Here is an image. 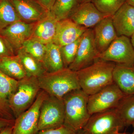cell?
<instances>
[{
  "mask_svg": "<svg viewBox=\"0 0 134 134\" xmlns=\"http://www.w3.org/2000/svg\"><path fill=\"white\" fill-rule=\"evenodd\" d=\"M64 120L65 107L63 99L48 94L40 108L38 132L59 127L64 125Z\"/></svg>",
  "mask_w": 134,
  "mask_h": 134,
  "instance_id": "5b68a950",
  "label": "cell"
},
{
  "mask_svg": "<svg viewBox=\"0 0 134 134\" xmlns=\"http://www.w3.org/2000/svg\"><path fill=\"white\" fill-rule=\"evenodd\" d=\"M20 20L10 0H0V30Z\"/></svg>",
  "mask_w": 134,
  "mask_h": 134,
  "instance_id": "d4e9b609",
  "label": "cell"
},
{
  "mask_svg": "<svg viewBox=\"0 0 134 134\" xmlns=\"http://www.w3.org/2000/svg\"><path fill=\"white\" fill-rule=\"evenodd\" d=\"M79 0H55L50 10L58 21L69 18L79 5Z\"/></svg>",
  "mask_w": 134,
  "mask_h": 134,
  "instance_id": "cb8c5ba5",
  "label": "cell"
},
{
  "mask_svg": "<svg viewBox=\"0 0 134 134\" xmlns=\"http://www.w3.org/2000/svg\"><path fill=\"white\" fill-rule=\"evenodd\" d=\"M91 0H79V4L80 3H83L89 2H91Z\"/></svg>",
  "mask_w": 134,
  "mask_h": 134,
  "instance_id": "e575fe53",
  "label": "cell"
},
{
  "mask_svg": "<svg viewBox=\"0 0 134 134\" xmlns=\"http://www.w3.org/2000/svg\"><path fill=\"white\" fill-rule=\"evenodd\" d=\"M98 59L134 66V49L131 40L126 36H118L105 51L99 54Z\"/></svg>",
  "mask_w": 134,
  "mask_h": 134,
  "instance_id": "9c48e42d",
  "label": "cell"
},
{
  "mask_svg": "<svg viewBox=\"0 0 134 134\" xmlns=\"http://www.w3.org/2000/svg\"><path fill=\"white\" fill-rule=\"evenodd\" d=\"M13 126L8 127L3 130L0 134H11L13 129Z\"/></svg>",
  "mask_w": 134,
  "mask_h": 134,
  "instance_id": "d6a6232c",
  "label": "cell"
},
{
  "mask_svg": "<svg viewBox=\"0 0 134 134\" xmlns=\"http://www.w3.org/2000/svg\"><path fill=\"white\" fill-rule=\"evenodd\" d=\"M0 71L7 76L17 81L26 76L21 60L17 55L0 59Z\"/></svg>",
  "mask_w": 134,
  "mask_h": 134,
  "instance_id": "ffe728a7",
  "label": "cell"
},
{
  "mask_svg": "<svg viewBox=\"0 0 134 134\" xmlns=\"http://www.w3.org/2000/svg\"><path fill=\"white\" fill-rule=\"evenodd\" d=\"M88 96L79 89L69 92L62 98L65 107L64 125L75 132L83 129L91 116L87 107Z\"/></svg>",
  "mask_w": 134,
  "mask_h": 134,
  "instance_id": "7a4b0ae2",
  "label": "cell"
},
{
  "mask_svg": "<svg viewBox=\"0 0 134 134\" xmlns=\"http://www.w3.org/2000/svg\"><path fill=\"white\" fill-rule=\"evenodd\" d=\"M38 79L41 90L58 98H62L69 92L81 89L76 72L68 68L53 73L46 72Z\"/></svg>",
  "mask_w": 134,
  "mask_h": 134,
  "instance_id": "3957f363",
  "label": "cell"
},
{
  "mask_svg": "<svg viewBox=\"0 0 134 134\" xmlns=\"http://www.w3.org/2000/svg\"><path fill=\"white\" fill-rule=\"evenodd\" d=\"M77 132L63 125L57 128L43 130L36 134H76Z\"/></svg>",
  "mask_w": 134,
  "mask_h": 134,
  "instance_id": "f546056e",
  "label": "cell"
},
{
  "mask_svg": "<svg viewBox=\"0 0 134 134\" xmlns=\"http://www.w3.org/2000/svg\"><path fill=\"white\" fill-rule=\"evenodd\" d=\"M126 96L114 82L89 96L88 107L91 115L115 109Z\"/></svg>",
  "mask_w": 134,
  "mask_h": 134,
  "instance_id": "52a82bcc",
  "label": "cell"
},
{
  "mask_svg": "<svg viewBox=\"0 0 134 134\" xmlns=\"http://www.w3.org/2000/svg\"><path fill=\"white\" fill-rule=\"evenodd\" d=\"M117 134H127L126 133H120V132H119V133H118Z\"/></svg>",
  "mask_w": 134,
  "mask_h": 134,
  "instance_id": "f35d334b",
  "label": "cell"
},
{
  "mask_svg": "<svg viewBox=\"0 0 134 134\" xmlns=\"http://www.w3.org/2000/svg\"><path fill=\"white\" fill-rule=\"evenodd\" d=\"M18 81L0 71V117L15 120L10 107L9 100L16 90Z\"/></svg>",
  "mask_w": 134,
  "mask_h": 134,
  "instance_id": "ac0fdd59",
  "label": "cell"
},
{
  "mask_svg": "<svg viewBox=\"0 0 134 134\" xmlns=\"http://www.w3.org/2000/svg\"><path fill=\"white\" fill-rule=\"evenodd\" d=\"M127 0H91V2L101 12L112 16Z\"/></svg>",
  "mask_w": 134,
  "mask_h": 134,
  "instance_id": "484cf974",
  "label": "cell"
},
{
  "mask_svg": "<svg viewBox=\"0 0 134 134\" xmlns=\"http://www.w3.org/2000/svg\"><path fill=\"white\" fill-rule=\"evenodd\" d=\"M41 90L37 77L26 76L18 81L9 100L10 107L15 119L32 105Z\"/></svg>",
  "mask_w": 134,
  "mask_h": 134,
  "instance_id": "277c9868",
  "label": "cell"
},
{
  "mask_svg": "<svg viewBox=\"0 0 134 134\" xmlns=\"http://www.w3.org/2000/svg\"><path fill=\"white\" fill-rule=\"evenodd\" d=\"M15 55L12 46L0 32V59Z\"/></svg>",
  "mask_w": 134,
  "mask_h": 134,
  "instance_id": "f1b7e54d",
  "label": "cell"
},
{
  "mask_svg": "<svg viewBox=\"0 0 134 134\" xmlns=\"http://www.w3.org/2000/svg\"><path fill=\"white\" fill-rule=\"evenodd\" d=\"M46 46L43 63L47 72L53 73L65 68L60 47L53 43Z\"/></svg>",
  "mask_w": 134,
  "mask_h": 134,
  "instance_id": "44dd1931",
  "label": "cell"
},
{
  "mask_svg": "<svg viewBox=\"0 0 134 134\" xmlns=\"http://www.w3.org/2000/svg\"><path fill=\"white\" fill-rule=\"evenodd\" d=\"M47 95L41 90L32 105L15 119L11 134H36L38 132L40 108Z\"/></svg>",
  "mask_w": 134,
  "mask_h": 134,
  "instance_id": "ba28073f",
  "label": "cell"
},
{
  "mask_svg": "<svg viewBox=\"0 0 134 134\" xmlns=\"http://www.w3.org/2000/svg\"><path fill=\"white\" fill-rule=\"evenodd\" d=\"M117 36L131 37L134 34V7L125 3L113 15Z\"/></svg>",
  "mask_w": 134,
  "mask_h": 134,
  "instance_id": "2e32d148",
  "label": "cell"
},
{
  "mask_svg": "<svg viewBox=\"0 0 134 134\" xmlns=\"http://www.w3.org/2000/svg\"><path fill=\"white\" fill-rule=\"evenodd\" d=\"M131 41L134 49V34L131 37Z\"/></svg>",
  "mask_w": 134,
  "mask_h": 134,
  "instance_id": "d590c367",
  "label": "cell"
},
{
  "mask_svg": "<svg viewBox=\"0 0 134 134\" xmlns=\"http://www.w3.org/2000/svg\"><path fill=\"white\" fill-rule=\"evenodd\" d=\"M35 23H28L19 20L0 30V32L16 53L24 43L31 37Z\"/></svg>",
  "mask_w": 134,
  "mask_h": 134,
  "instance_id": "8fae6325",
  "label": "cell"
},
{
  "mask_svg": "<svg viewBox=\"0 0 134 134\" xmlns=\"http://www.w3.org/2000/svg\"><path fill=\"white\" fill-rule=\"evenodd\" d=\"M124 127L114 109L92 114L82 130L85 134H117Z\"/></svg>",
  "mask_w": 134,
  "mask_h": 134,
  "instance_id": "8992f818",
  "label": "cell"
},
{
  "mask_svg": "<svg viewBox=\"0 0 134 134\" xmlns=\"http://www.w3.org/2000/svg\"><path fill=\"white\" fill-rule=\"evenodd\" d=\"M76 134H85V133H84V132H83V130H80V131L77 132Z\"/></svg>",
  "mask_w": 134,
  "mask_h": 134,
  "instance_id": "8d00e7d4",
  "label": "cell"
},
{
  "mask_svg": "<svg viewBox=\"0 0 134 134\" xmlns=\"http://www.w3.org/2000/svg\"><path fill=\"white\" fill-rule=\"evenodd\" d=\"M20 20L28 23L38 21L46 16L49 10L37 0H10Z\"/></svg>",
  "mask_w": 134,
  "mask_h": 134,
  "instance_id": "4fadbf2b",
  "label": "cell"
},
{
  "mask_svg": "<svg viewBox=\"0 0 134 134\" xmlns=\"http://www.w3.org/2000/svg\"><path fill=\"white\" fill-rule=\"evenodd\" d=\"M41 5L50 11L53 7L55 0H37Z\"/></svg>",
  "mask_w": 134,
  "mask_h": 134,
  "instance_id": "1f68e13d",
  "label": "cell"
},
{
  "mask_svg": "<svg viewBox=\"0 0 134 134\" xmlns=\"http://www.w3.org/2000/svg\"><path fill=\"white\" fill-rule=\"evenodd\" d=\"M115 109L124 127L131 125L134 122V94L125 96Z\"/></svg>",
  "mask_w": 134,
  "mask_h": 134,
  "instance_id": "603a6c76",
  "label": "cell"
},
{
  "mask_svg": "<svg viewBox=\"0 0 134 134\" xmlns=\"http://www.w3.org/2000/svg\"><path fill=\"white\" fill-rule=\"evenodd\" d=\"M115 65L114 63L98 59L76 72L81 89L90 96L114 83L113 72Z\"/></svg>",
  "mask_w": 134,
  "mask_h": 134,
  "instance_id": "6da1fadb",
  "label": "cell"
},
{
  "mask_svg": "<svg viewBox=\"0 0 134 134\" xmlns=\"http://www.w3.org/2000/svg\"><path fill=\"white\" fill-rule=\"evenodd\" d=\"M27 76L38 77L47 72L43 63L26 52L23 48L17 51Z\"/></svg>",
  "mask_w": 134,
  "mask_h": 134,
  "instance_id": "7402d4cb",
  "label": "cell"
},
{
  "mask_svg": "<svg viewBox=\"0 0 134 134\" xmlns=\"http://www.w3.org/2000/svg\"><path fill=\"white\" fill-rule=\"evenodd\" d=\"M126 2L134 7V0H127Z\"/></svg>",
  "mask_w": 134,
  "mask_h": 134,
  "instance_id": "836d02e7",
  "label": "cell"
},
{
  "mask_svg": "<svg viewBox=\"0 0 134 134\" xmlns=\"http://www.w3.org/2000/svg\"><path fill=\"white\" fill-rule=\"evenodd\" d=\"M113 79L126 96L134 94V66L116 64Z\"/></svg>",
  "mask_w": 134,
  "mask_h": 134,
  "instance_id": "d6986e66",
  "label": "cell"
},
{
  "mask_svg": "<svg viewBox=\"0 0 134 134\" xmlns=\"http://www.w3.org/2000/svg\"><path fill=\"white\" fill-rule=\"evenodd\" d=\"M58 22L55 16L49 11L46 16L35 23L30 38L46 45L53 43Z\"/></svg>",
  "mask_w": 134,
  "mask_h": 134,
  "instance_id": "e0dca14e",
  "label": "cell"
},
{
  "mask_svg": "<svg viewBox=\"0 0 134 134\" xmlns=\"http://www.w3.org/2000/svg\"><path fill=\"white\" fill-rule=\"evenodd\" d=\"M22 48L26 52L43 63L46 51V45L30 38L24 43Z\"/></svg>",
  "mask_w": 134,
  "mask_h": 134,
  "instance_id": "4316f807",
  "label": "cell"
},
{
  "mask_svg": "<svg viewBox=\"0 0 134 134\" xmlns=\"http://www.w3.org/2000/svg\"><path fill=\"white\" fill-rule=\"evenodd\" d=\"M108 16L100 12L91 2H89L79 4L69 18L77 24L88 29L94 27Z\"/></svg>",
  "mask_w": 134,
  "mask_h": 134,
  "instance_id": "7c38bea8",
  "label": "cell"
},
{
  "mask_svg": "<svg viewBox=\"0 0 134 134\" xmlns=\"http://www.w3.org/2000/svg\"><path fill=\"white\" fill-rule=\"evenodd\" d=\"M81 40V37L73 43L60 47L65 68H68L74 60Z\"/></svg>",
  "mask_w": 134,
  "mask_h": 134,
  "instance_id": "83f0119b",
  "label": "cell"
},
{
  "mask_svg": "<svg viewBox=\"0 0 134 134\" xmlns=\"http://www.w3.org/2000/svg\"><path fill=\"white\" fill-rule=\"evenodd\" d=\"M88 29L69 18L58 21L53 43L62 47L76 41Z\"/></svg>",
  "mask_w": 134,
  "mask_h": 134,
  "instance_id": "5bb4252c",
  "label": "cell"
},
{
  "mask_svg": "<svg viewBox=\"0 0 134 134\" xmlns=\"http://www.w3.org/2000/svg\"><path fill=\"white\" fill-rule=\"evenodd\" d=\"M132 125V127H133V132L131 134H134V122H133V123H132V125Z\"/></svg>",
  "mask_w": 134,
  "mask_h": 134,
  "instance_id": "74e56055",
  "label": "cell"
},
{
  "mask_svg": "<svg viewBox=\"0 0 134 134\" xmlns=\"http://www.w3.org/2000/svg\"><path fill=\"white\" fill-rule=\"evenodd\" d=\"M93 30L95 44L99 54L105 51L118 37L111 16L101 20Z\"/></svg>",
  "mask_w": 134,
  "mask_h": 134,
  "instance_id": "9a60e30c",
  "label": "cell"
},
{
  "mask_svg": "<svg viewBox=\"0 0 134 134\" xmlns=\"http://www.w3.org/2000/svg\"><path fill=\"white\" fill-rule=\"evenodd\" d=\"M99 54L95 44L93 29H88L81 37L75 58L68 68L77 72L98 59Z\"/></svg>",
  "mask_w": 134,
  "mask_h": 134,
  "instance_id": "30bf717a",
  "label": "cell"
},
{
  "mask_svg": "<svg viewBox=\"0 0 134 134\" xmlns=\"http://www.w3.org/2000/svg\"><path fill=\"white\" fill-rule=\"evenodd\" d=\"M15 120L8 119L0 117V133L6 128L14 126Z\"/></svg>",
  "mask_w": 134,
  "mask_h": 134,
  "instance_id": "4dcf8cb0",
  "label": "cell"
}]
</instances>
